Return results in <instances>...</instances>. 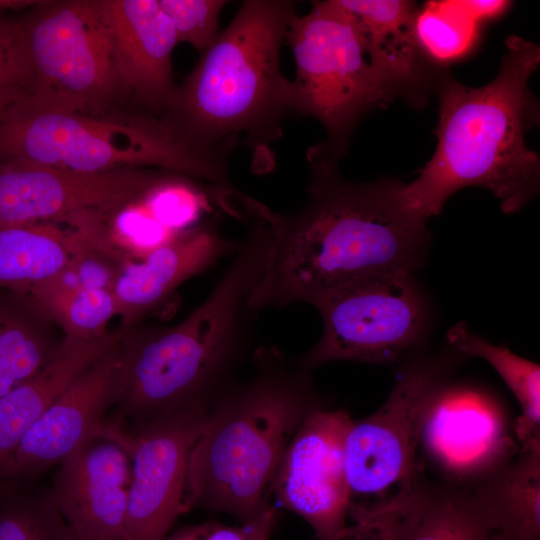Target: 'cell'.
<instances>
[{
	"label": "cell",
	"mask_w": 540,
	"mask_h": 540,
	"mask_svg": "<svg viewBox=\"0 0 540 540\" xmlns=\"http://www.w3.org/2000/svg\"><path fill=\"white\" fill-rule=\"evenodd\" d=\"M307 201L280 213L250 197L269 231L263 273L250 295L256 311L309 303L319 293L379 272L414 273L426 261L427 222L405 210L400 180L349 181L322 143L307 152Z\"/></svg>",
	"instance_id": "cell-1"
},
{
	"label": "cell",
	"mask_w": 540,
	"mask_h": 540,
	"mask_svg": "<svg viewBox=\"0 0 540 540\" xmlns=\"http://www.w3.org/2000/svg\"><path fill=\"white\" fill-rule=\"evenodd\" d=\"M497 76L466 86L446 72L439 79L436 150L410 183L400 181L402 207L428 221L446 201L470 186L489 190L504 213L521 210L539 191L540 160L525 143L539 120L529 78L540 63L539 45L511 35Z\"/></svg>",
	"instance_id": "cell-2"
},
{
	"label": "cell",
	"mask_w": 540,
	"mask_h": 540,
	"mask_svg": "<svg viewBox=\"0 0 540 540\" xmlns=\"http://www.w3.org/2000/svg\"><path fill=\"white\" fill-rule=\"evenodd\" d=\"M296 14L294 1H243L160 118L214 184H231L228 158L239 144L270 161L269 147L292 114L280 49Z\"/></svg>",
	"instance_id": "cell-3"
},
{
	"label": "cell",
	"mask_w": 540,
	"mask_h": 540,
	"mask_svg": "<svg viewBox=\"0 0 540 540\" xmlns=\"http://www.w3.org/2000/svg\"><path fill=\"white\" fill-rule=\"evenodd\" d=\"M269 245L263 224H247L230 265L185 319L171 327L126 330L113 421L135 425L195 402H213L236 381L254 336L259 312L250 295Z\"/></svg>",
	"instance_id": "cell-4"
},
{
	"label": "cell",
	"mask_w": 540,
	"mask_h": 540,
	"mask_svg": "<svg viewBox=\"0 0 540 540\" xmlns=\"http://www.w3.org/2000/svg\"><path fill=\"white\" fill-rule=\"evenodd\" d=\"M253 373L212 403L188 466L187 512L201 508L252 521L272 505L269 495L297 429L322 408L310 371L275 346L253 355Z\"/></svg>",
	"instance_id": "cell-5"
},
{
	"label": "cell",
	"mask_w": 540,
	"mask_h": 540,
	"mask_svg": "<svg viewBox=\"0 0 540 540\" xmlns=\"http://www.w3.org/2000/svg\"><path fill=\"white\" fill-rule=\"evenodd\" d=\"M0 152L79 172L154 168L200 175L190 154L155 116L96 115L20 102L0 115Z\"/></svg>",
	"instance_id": "cell-6"
},
{
	"label": "cell",
	"mask_w": 540,
	"mask_h": 540,
	"mask_svg": "<svg viewBox=\"0 0 540 540\" xmlns=\"http://www.w3.org/2000/svg\"><path fill=\"white\" fill-rule=\"evenodd\" d=\"M285 40L296 65L291 112L318 120L327 133L321 143L340 159L359 121L399 95L372 65L356 20L340 0L314 1L307 14H296Z\"/></svg>",
	"instance_id": "cell-7"
},
{
	"label": "cell",
	"mask_w": 540,
	"mask_h": 540,
	"mask_svg": "<svg viewBox=\"0 0 540 540\" xmlns=\"http://www.w3.org/2000/svg\"><path fill=\"white\" fill-rule=\"evenodd\" d=\"M418 350L405 357L385 402L353 420L347 432L344 463L352 521L402 503L423 478L417 450L430 411L448 386L452 362L450 356Z\"/></svg>",
	"instance_id": "cell-8"
},
{
	"label": "cell",
	"mask_w": 540,
	"mask_h": 540,
	"mask_svg": "<svg viewBox=\"0 0 540 540\" xmlns=\"http://www.w3.org/2000/svg\"><path fill=\"white\" fill-rule=\"evenodd\" d=\"M18 28L22 103L101 115L124 94L97 0L43 2Z\"/></svg>",
	"instance_id": "cell-9"
},
{
	"label": "cell",
	"mask_w": 540,
	"mask_h": 540,
	"mask_svg": "<svg viewBox=\"0 0 540 540\" xmlns=\"http://www.w3.org/2000/svg\"><path fill=\"white\" fill-rule=\"evenodd\" d=\"M321 315L319 341L298 363L306 370L332 361L394 363L423 344L430 324L414 273L364 275L329 288L308 303Z\"/></svg>",
	"instance_id": "cell-10"
},
{
	"label": "cell",
	"mask_w": 540,
	"mask_h": 540,
	"mask_svg": "<svg viewBox=\"0 0 540 540\" xmlns=\"http://www.w3.org/2000/svg\"><path fill=\"white\" fill-rule=\"evenodd\" d=\"M213 402H195L129 429L109 421L131 460L124 540H161L187 512L189 459Z\"/></svg>",
	"instance_id": "cell-11"
},
{
	"label": "cell",
	"mask_w": 540,
	"mask_h": 540,
	"mask_svg": "<svg viewBox=\"0 0 540 540\" xmlns=\"http://www.w3.org/2000/svg\"><path fill=\"white\" fill-rule=\"evenodd\" d=\"M352 421L343 409L312 412L292 437L273 480L279 505L302 517L318 540H331L347 525L344 442Z\"/></svg>",
	"instance_id": "cell-12"
},
{
	"label": "cell",
	"mask_w": 540,
	"mask_h": 540,
	"mask_svg": "<svg viewBox=\"0 0 540 540\" xmlns=\"http://www.w3.org/2000/svg\"><path fill=\"white\" fill-rule=\"evenodd\" d=\"M164 172L154 168L79 172L17 160L0 169V223L116 211L145 196Z\"/></svg>",
	"instance_id": "cell-13"
},
{
	"label": "cell",
	"mask_w": 540,
	"mask_h": 540,
	"mask_svg": "<svg viewBox=\"0 0 540 540\" xmlns=\"http://www.w3.org/2000/svg\"><path fill=\"white\" fill-rule=\"evenodd\" d=\"M131 460L111 425L61 464L49 491L70 529L92 540H124Z\"/></svg>",
	"instance_id": "cell-14"
},
{
	"label": "cell",
	"mask_w": 540,
	"mask_h": 540,
	"mask_svg": "<svg viewBox=\"0 0 540 540\" xmlns=\"http://www.w3.org/2000/svg\"><path fill=\"white\" fill-rule=\"evenodd\" d=\"M120 342L82 372L26 432L6 480L27 479L60 465L100 431L105 413L118 400Z\"/></svg>",
	"instance_id": "cell-15"
},
{
	"label": "cell",
	"mask_w": 540,
	"mask_h": 540,
	"mask_svg": "<svg viewBox=\"0 0 540 540\" xmlns=\"http://www.w3.org/2000/svg\"><path fill=\"white\" fill-rule=\"evenodd\" d=\"M110 32L124 93L146 109L165 112L173 97L174 27L158 0H97Z\"/></svg>",
	"instance_id": "cell-16"
},
{
	"label": "cell",
	"mask_w": 540,
	"mask_h": 540,
	"mask_svg": "<svg viewBox=\"0 0 540 540\" xmlns=\"http://www.w3.org/2000/svg\"><path fill=\"white\" fill-rule=\"evenodd\" d=\"M237 245L222 234L214 215L177 233L139 262H127L112 288L122 327H135L180 285L234 253Z\"/></svg>",
	"instance_id": "cell-17"
},
{
	"label": "cell",
	"mask_w": 540,
	"mask_h": 540,
	"mask_svg": "<svg viewBox=\"0 0 540 540\" xmlns=\"http://www.w3.org/2000/svg\"><path fill=\"white\" fill-rule=\"evenodd\" d=\"M353 15L372 65L399 97L421 107L446 72L421 52L414 35L418 6L406 0H340Z\"/></svg>",
	"instance_id": "cell-18"
},
{
	"label": "cell",
	"mask_w": 540,
	"mask_h": 540,
	"mask_svg": "<svg viewBox=\"0 0 540 540\" xmlns=\"http://www.w3.org/2000/svg\"><path fill=\"white\" fill-rule=\"evenodd\" d=\"M120 327L92 339L64 336L48 363L0 397V480H6L14 452L58 396L126 332Z\"/></svg>",
	"instance_id": "cell-19"
},
{
	"label": "cell",
	"mask_w": 540,
	"mask_h": 540,
	"mask_svg": "<svg viewBox=\"0 0 540 540\" xmlns=\"http://www.w3.org/2000/svg\"><path fill=\"white\" fill-rule=\"evenodd\" d=\"M397 540H499V529L475 484L423 477L399 506Z\"/></svg>",
	"instance_id": "cell-20"
},
{
	"label": "cell",
	"mask_w": 540,
	"mask_h": 540,
	"mask_svg": "<svg viewBox=\"0 0 540 540\" xmlns=\"http://www.w3.org/2000/svg\"><path fill=\"white\" fill-rule=\"evenodd\" d=\"M88 230L80 214L76 231L49 221L0 223V287L26 292L47 282L71 264Z\"/></svg>",
	"instance_id": "cell-21"
},
{
	"label": "cell",
	"mask_w": 540,
	"mask_h": 540,
	"mask_svg": "<svg viewBox=\"0 0 540 540\" xmlns=\"http://www.w3.org/2000/svg\"><path fill=\"white\" fill-rule=\"evenodd\" d=\"M506 540H540V442L517 452L475 482Z\"/></svg>",
	"instance_id": "cell-22"
},
{
	"label": "cell",
	"mask_w": 540,
	"mask_h": 540,
	"mask_svg": "<svg viewBox=\"0 0 540 540\" xmlns=\"http://www.w3.org/2000/svg\"><path fill=\"white\" fill-rule=\"evenodd\" d=\"M446 339L458 354L485 360L516 398L521 415L513 428L519 445L540 441V366L504 345H494L472 332L464 322L450 327Z\"/></svg>",
	"instance_id": "cell-23"
},
{
	"label": "cell",
	"mask_w": 540,
	"mask_h": 540,
	"mask_svg": "<svg viewBox=\"0 0 540 540\" xmlns=\"http://www.w3.org/2000/svg\"><path fill=\"white\" fill-rule=\"evenodd\" d=\"M36 308L64 331V336L92 339L108 332L116 315L111 290L80 285L63 273L29 291Z\"/></svg>",
	"instance_id": "cell-24"
},
{
	"label": "cell",
	"mask_w": 540,
	"mask_h": 540,
	"mask_svg": "<svg viewBox=\"0 0 540 540\" xmlns=\"http://www.w3.org/2000/svg\"><path fill=\"white\" fill-rule=\"evenodd\" d=\"M481 25L465 0H433L418 7L414 35L422 54L432 64L445 68L474 50Z\"/></svg>",
	"instance_id": "cell-25"
},
{
	"label": "cell",
	"mask_w": 540,
	"mask_h": 540,
	"mask_svg": "<svg viewBox=\"0 0 540 540\" xmlns=\"http://www.w3.org/2000/svg\"><path fill=\"white\" fill-rule=\"evenodd\" d=\"M57 345L44 327L0 310V397L37 374Z\"/></svg>",
	"instance_id": "cell-26"
},
{
	"label": "cell",
	"mask_w": 540,
	"mask_h": 540,
	"mask_svg": "<svg viewBox=\"0 0 540 540\" xmlns=\"http://www.w3.org/2000/svg\"><path fill=\"white\" fill-rule=\"evenodd\" d=\"M0 540H75L50 493H0Z\"/></svg>",
	"instance_id": "cell-27"
},
{
	"label": "cell",
	"mask_w": 540,
	"mask_h": 540,
	"mask_svg": "<svg viewBox=\"0 0 540 540\" xmlns=\"http://www.w3.org/2000/svg\"><path fill=\"white\" fill-rule=\"evenodd\" d=\"M170 19L177 41L191 44L201 52L218 35L220 11L228 3L223 0H158Z\"/></svg>",
	"instance_id": "cell-28"
},
{
	"label": "cell",
	"mask_w": 540,
	"mask_h": 540,
	"mask_svg": "<svg viewBox=\"0 0 540 540\" xmlns=\"http://www.w3.org/2000/svg\"><path fill=\"white\" fill-rule=\"evenodd\" d=\"M277 512L272 506L260 517L239 525L204 522L168 533L161 540H271Z\"/></svg>",
	"instance_id": "cell-29"
},
{
	"label": "cell",
	"mask_w": 540,
	"mask_h": 540,
	"mask_svg": "<svg viewBox=\"0 0 540 540\" xmlns=\"http://www.w3.org/2000/svg\"><path fill=\"white\" fill-rule=\"evenodd\" d=\"M399 506L397 504L356 519L331 540H397Z\"/></svg>",
	"instance_id": "cell-30"
},
{
	"label": "cell",
	"mask_w": 540,
	"mask_h": 540,
	"mask_svg": "<svg viewBox=\"0 0 540 540\" xmlns=\"http://www.w3.org/2000/svg\"><path fill=\"white\" fill-rule=\"evenodd\" d=\"M21 74L18 25L0 21V77Z\"/></svg>",
	"instance_id": "cell-31"
},
{
	"label": "cell",
	"mask_w": 540,
	"mask_h": 540,
	"mask_svg": "<svg viewBox=\"0 0 540 540\" xmlns=\"http://www.w3.org/2000/svg\"><path fill=\"white\" fill-rule=\"evenodd\" d=\"M472 15L481 23L495 20L510 7V1L503 0H465Z\"/></svg>",
	"instance_id": "cell-32"
},
{
	"label": "cell",
	"mask_w": 540,
	"mask_h": 540,
	"mask_svg": "<svg viewBox=\"0 0 540 540\" xmlns=\"http://www.w3.org/2000/svg\"><path fill=\"white\" fill-rule=\"evenodd\" d=\"M72 532H73V531H72ZM73 534H74L75 540H92V539H88V538H85V537H81V536H79V535H76L74 532H73Z\"/></svg>",
	"instance_id": "cell-33"
},
{
	"label": "cell",
	"mask_w": 540,
	"mask_h": 540,
	"mask_svg": "<svg viewBox=\"0 0 540 540\" xmlns=\"http://www.w3.org/2000/svg\"><path fill=\"white\" fill-rule=\"evenodd\" d=\"M500 540H503L502 538H500Z\"/></svg>",
	"instance_id": "cell-34"
}]
</instances>
